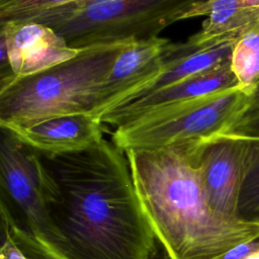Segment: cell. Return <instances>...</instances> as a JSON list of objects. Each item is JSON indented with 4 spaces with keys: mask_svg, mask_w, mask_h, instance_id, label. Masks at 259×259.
I'll list each match as a JSON object with an SVG mask.
<instances>
[{
    "mask_svg": "<svg viewBox=\"0 0 259 259\" xmlns=\"http://www.w3.org/2000/svg\"><path fill=\"white\" fill-rule=\"evenodd\" d=\"M40 157L62 194L53 210L65 239L62 253L70 259H152L157 240L120 148L103 138L79 152Z\"/></svg>",
    "mask_w": 259,
    "mask_h": 259,
    "instance_id": "cell-1",
    "label": "cell"
},
{
    "mask_svg": "<svg viewBox=\"0 0 259 259\" xmlns=\"http://www.w3.org/2000/svg\"><path fill=\"white\" fill-rule=\"evenodd\" d=\"M123 152L143 212L168 259H218L259 238V224L229 220L209 207L190 145Z\"/></svg>",
    "mask_w": 259,
    "mask_h": 259,
    "instance_id": "cell-2",
    "label": "cell"
},
{
    "mask_svg": "<svg viewBox=\"0 0 259 259\" xmlns=\"http://www.w3.org/2000/svg\"><path fill=\"white\" fill-rule=\"evenodd\" d=\"M132 41L86 47L64 63L0 85V127H24L69 114L92 115L109 70Z\"/></svg>",
    "mask_w": 259,
    "mask_h": 259,
    "instance_id": "cell-3",
    "label": "cell"
},
{
    "mask_svg": "<svg viewBox=\"0 0 259 259\" xmlns=\"http://www.w3.org/2000/svg\"><path fill=\"white\" fill-rule=\"evenodd\" d=\"M202 0H84L23 21L53 28L74 49L156 37Z\"/></svg>",
    "mask_w": 259,
    "mask_h": 259,
    "instance_id": "cell-4",
    "label": "cell"
},
{
    "mask_svg": "<svg viewBox=\"0 0 259 259\" xmlns=\"http://www.w3.org/2000/svg\"><path fill=\"white\" fill-rule=\"evenodd\" d=\"M252 97L253 92L238 86L210 95L166 120L116 127L111 141L122 151L199 146L232 134L250 108Z\"/></svg>",
    "mask_w": 259,
    "mask_h": 259,
    "instance_id": "cell-5",
    "label": "cell"
},
{
    "mask_svg": "<svg viewBox=\"0 0 259 259\" xmlns=\"http://www.w3.org/2000/svg\"><path fill=\"white\" fill-rule=\"evenodd\" d=\"M0 182L7 198L23 213L26 228L61 252L65 239L55 224L53 210L61 190L40 155L2 130Z\"/></svg>",
    "mask_w": 259,
    "mask_h": 259,
    "instance_id": "cell-6",
    "label": "cell"
},
{
    "mask_svg": "<svg viewBox=\"0 0 259 259\" xmlns=\"http://www.w3.org/2000/svg\"><path fill=\"white\" fill-rule=\"evenodd\" d=\"M238 86L229 61L210 71L122 104L104 114L100 120L115 128L157 123L193 107L210 95Z\"/></svg>",
    "mask_w": 259,
    "mask_h": 259,
    "instance_id": "cell-7",
    "label": "cell"
},
{
    "mask_svg": "<svg viewBox=\"0 0 259 259\" xmlns=\"http://www.w3.org/2000/svg\"><path fill=\"white\" fill-rule=\"evenodd\" d=\"M252 140L229 134L192 146L206 202L215 213L229 220H238L237 204Z\"/></svg>",
    "mask_w": 259,
    "mask_h": 259,
    "instance_id": "cell-8",
    "label": "cell"
},
{
    "mask_svg": "<svg viewBox=\"0 0 259 259\" xmlns=\"http://www.w3.org/2000/svg\"><path fill=\"white\" fill-rule=\"evenodd\" d=\"M170 42L168 38L156 36L128 44L109 70L92 115L100 119L152 85L167 67L166 52Z\"/></svg>",
    "mask_w": 259,
    "mask_h": 259,
    "instance_id": "cell-9",
    "label": "cell"
},
{
    "mask_svg": "<svg viewBox=\"0 0 259 259\" xmlns=\"http://www.w3.org/2000/svg\"><path fill=\"white\" fill-rule=\"evenodd\" d=\"M11 69L16 78L31 76L76 57L80 49L70 47L53 28L35 21L0 23Z\"/></svg>",
    "mask_w": 259,
    "mask_h": 259,
    "instance_id": "cell-10",
    "label": "cell"
},
{
    "mask_svg": "<svg viewBox=\"0 0 259 259\" xmlns=\"http://www.w3.org/2000/svg\"><path fill=\"white\" fill-rule=\"evenodd\" d=\"M103 122L88 113L62 115L29 126L1 128L40 155L85 150L103 139Z\"/></svg>",
    "mask_w": 259,
    "mask_h": 259,
    "instance_id": "cell-11",
    "label": "cell"
},
{
    "mask_svg": "<svg viewBox=\"0 0 259 259\" xmlns=\"http://www.w3.org/2000/svg\"><path fill=\"white\" fill-rule=\"evenodd\" d=\"M206 16L201 28L186 41L195 49L236 44L259 24V0H202L182 20Z\"/></svg>",
    "mask_w": 259,
    "mask_h": 259,
    "instance_id": "cell-12",
    "label": "cell"
},
{
    "mask_svg": "<svg viewBox=\"0 0 259 259\" xmlns=\"http://www.w3.org/2000/svg\"><path fill=\"white\" fill-rule=\"evenodd\" d=\"M231 68L239 86L254 93L259 82V24L234 45Z\"/></svg>",
    "mask_w": 259,
    "mask_h": 259,
    "instance_id": "cell-13",
    "label": "cell"
},
{
    "mask_svg": "<svg viewBox=\"0 0 259 259\" xmlns=\"http://www.w3.org/2000/svg\"><path fill=\"white\" fill-rule=\"evenodd\" d=\"M237 219L259 224V139H253L237 204Z\"/></svg>",
    "mask_w": 259,
    "mask_h": 259,
    "instance_id": "cell-14",
    "label": "cell"
},
{
    "mask_svg": "<svg viewBox=\"0 0 259 259\" xmlns=\"http://www.w3.org/2000/svg\"><path fill=\"white\" fill-rule=\"evenodd\" d=\"M2 226L9 231L16 246L26 259H70L47 241L33 235L27 228H22L11 214L8 204L1 200Z\"/></svg>",
    "mask_w": 259,
    "mask_h": 259,
    "instance_id": "cell-15",
    "label": "cell"
},
{
    "mask_svg": "<svg viewBox=\"0 0 259 259\" xmlns=\"http://www.w3.org/2000/svg\"><path fill=\"white\" fill-rule=\"evenodd\" d=\"M84 0H0V23L23 21L45 11Z\"/></svg>",
    "mask_w": 259,
    "mask_h": 259,
    "instance_id": "cell-16",
    "label": "cell"
},
{
    "mask_svg": "<svg viewBox=\"0 0 259 259\" xmlns=\"http://www.w3.org/2000/svg\"><path fill=\"white\" fill-rule=\"evenodd\" d=\"M232 134L251 139H259V108L248 109Z\"/></svg>",
    "mask_w": 259,
    "mask_h": 259,
    "instance_id": "cell-17",
    "label": "cell"
},
{
    "mask_svg": "<svg viewBox=\"0 0 259 259\" xmlns=\"http://www.w3.org/2000/svg\"><path fill=\"white\" fill-rule=\"evenodd\" d=\"M218 259H259V238L234 247Z\"/></svg>",
    "mask_w": 259,
    "mask_h": 259,
    "instance_id": "cell-18",
    "label": "cell"
},
{
    "mask_svg": "<svg viewBox=\"0 0 259 259\" xmlns=\"http://www.w3.org/2000/svg\"><path fill=\"white\" fill-rule=\"evenodd\" d=\"M0 259H26L20 249L16 246L9 231L2 226V246L0 249Z\"/></svg>",
    "mask_w": 259,
    "mask_h": 259,
    "instance_id": "cell-19",
    "label": "cell"
},
{
    "mask_svg": "<svg viewBox=\"0 0 259 259\" xmlns=\"http://www.w3.org/2000/svg\"><path fill=\"white\" fill-rule=\"evenodd\" d=\"M254 108H259V82L256 85V88L254 90L252 101H251V106L249 109H254Z\"/></svg>",
    "mask_w": 259,
    "mask_h": 259,
    "instance_id": "cell-20",
    "label": "cell"
}]
</instances>
